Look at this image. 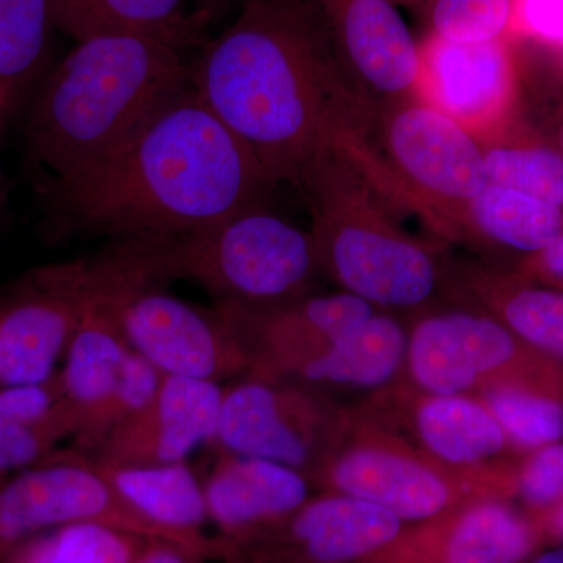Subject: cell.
Returning a JSON list of instances; mask_svg holds the SVG:
<instances>
[{"mask_svg":"<svg viewBox=\"0 0 563 563\" xmlns=\"http://www.w3.org/2000/svg\"><path fill=\"white\" fill-rule=\"evenodd\" d=\"M199 99L274 185L369 140L377 110L344 77L310 0H247L191 68Z\"/></svg>","mask_w":563,"mask_h":563,"instance_id":"1","label":"cell"},{"mask_svg":"<svg viewBox=\"0 0 563 563\" xmlns=\"http://www.w3.org/2000/svg\"><path fill=\"white\" fill-rule=\"evenodd\" d=\"M272 187L190 84L117 150L38 192L51 239H176L263 202Z\"/></svg>","mask_w":563,"mask_h":563,"instance_id":"2","label":"cell"},{"mask_svg":"<svg viewBox=\"0 0 563 563\" xmlns=\"http://www.w3.org/2000/svg\"><path fill=\"white\" fill-rule=\"evenodd\" d=\"M190 77L181 49L162 40L110 33L77 41L29 102L24 140L36 187L101 161Z\"/></svg>","mask_w":563,"mask_h":563,"instance_id":"3","label":"cell"},{"mask_svg":"<svg viewBox=\"0 0 563 563\" xmlns=\"http://www.w3.org/2000/svg\"><path fill=\"white\" fill-rule=\"evenodd\" d=\"M298 190L309 203L321 274L388 313H421L444 291L446 266L428 243L396 221L380 190L340 150L307 173Z\"/></svg>","mask_w":563,"mask_h":563,"instance_id":"4","label":"cell"},{"mask_svg":"<svg viewBox=\"0 0 563 563\" xmlns=\"http://www.w3.org/2000/svg\"><path fill=\"white\" fill-rule=\"evenodd\" d=\"M374 129L384 157L366 144L354 155L362 172L439 235L461 240L466 207L488 185L479 141L415 98L377 110Z\"/></svg>","mask_w":563,"mask_h":563,"instance_id":"5","label":"cell"},{"mask_svg":"<svg viewBox=\"0 0 563 563\" xmlns=\"http://www.w3.org/2000/svg\"><path fill=\"white\" fill-rule=\"evenodd\" d=\"M168 279L195 282L217 302L274 303L309 295L321 273L312 232L254 203L201 231L162 239Z\"/></svg>","mask_w":563,"mask_h":563,"instance_id":"6","label":"cell"},{"mask_svg":"<svg viewBox=\"0 0 563 563\" xmlns=\"http://www.w3.org/2000/svg\"><path fill=\"white\" fill-rule=\"evenodd\" d=\"M407 384L437 396H473L496 385L563 395V365L533 350L490 314L465 306L418 313L407 331Z\"/></svg>","mask_w":563,"mask_h":563,"instance_id":"7","label":"cell"},{"mask_svg":"<svg viewBox=\"0 0 563 563\" xmlns=\"http://www.w3.org/2000/svg\"><path fill=\"white\" fill-rule=\"evenodd\" d=\"M318 488L376 504L402 523L479 499L512 501L495 485L444 468L363 404L351 409L350 428Z\"/></svg>","mask_w":563,"mask_h":563,"instance_id":"8","label":"cell"},{"mask_svg":"<svg viewBox=\"0 0 563 563\" xmlns=\"http://www.w3.org/2000/svg\"><path fill=\"white\" fill-rule=\"evenodd\" d=\"M350 421L351 409L325 391L247 374L222 393L213 443L222 454L280 463L320 487Z\"/></svg>","mask_w":563,"mask_h":563,"instance_id":"9","label":"cell"},{"mask_svg":"<svg viewBox=\"0 0 563 563\" xmlns=\"http://www.w3.org/2000/svg\"><path fill=\"white\" fill-rule=\"evenodd\" d=\"M76 523L109 526L143 539L179 544L135 512L107 483L90 455L80 451L57 450L31 468L0 477V558L36 533Z\"/></svg>","mask_w":563,"mask_h":563,"instance_id":"10","label":"cell"},{"mask_svg":"<svg viewBox=\"0 0 563 563\" xmlns=\"http://www.w3.org/2000/svg\"><path fill=\"white\" fill-rule=\"evenodd\" d=\"M444 468L517 498L521 455L481 399L415 390L401 376L363 404Z\"/></svg>","mask_w":563,"mask_h":563,"instance_id":"11","label":"cell"},{"mask_svg":"<svg viewBox=\"0 0 563 563\" xmlns=\"http://www.w3.org/2000/svg\"><path fill=\"white\" fill-rule=\"evenodd\" d=\"M92 282L91 257L38 266L0 292V387L44 383L57 373Z\"/></svg>","mask_w":563,"mask_h":563,"instance_id":"12","label":"cell"},{"mask_svg":"<svg viewBox=\"0 0 563 563\" xmlns=\"http://www.w3.org/2000/svg\"><path fill=\"white\" fill-rule=\"evenodd\" d=\"M162 284L140 282L121 296L118 320L132 351L165 376L214 383L246 376V355L217 309L191 306L163 291Z\"/></svg>","mask_w":563,"mask_h":563,"instance_id":"13","label":"cell"},{"mask_svg":"<svg viewBox=\"0 0 563 563\" xmlns=\"http://www.w3.org/2000/svg\"><path fill=\"white\" fill-rule=\"evenodd\" d=\"M404 523L390 510L322 492L295 512L254 531L218 539L222 555L247 563H358L390 543Z\"/></svg>","mask_w":563,"mask_h":563,"instance_id":"14","label":"cell"},{"mask_svg":"<svg viewBox=\"0 0 563 563\" xmlns=\"http://www.w3.org/2000/svg\"><path fill=\"white\" fill-rule=\"evenodd\" d=\"M214 309L246 355L247 374L280 380H291L340 335L379 310L343 290L274 303L217 302Z\"/></svg>","mask_w":563,"mask_h":563,"instance_id":"15","label":"cell"},{"mask_svg":"<svg viewBox=\"0 0 563 563\" xmlns=\"http://www.w3.org/2000/svg\"><path fill=\"white\" fill-rule=\"evenodd\" d=\"M413 98L457 122L481 144L499 139L517 98L510 38L454 43L426 33Z\"/></svg>","mask_w":563,"mask_h":563,"instance_id":"16","label":"cell"},{"mask_svg":"<svg viewBox=\"0 0 563 563\" xmlns=\"http://www.w3.org/2000/svg\"><path fill=\"white\" fill-rule=\"evenodd\" d=\"M344 77L376 110L413 98L420 41L391 0H310Z\"/></svg>","mask_w":563,"mask_h":563,"instance_id":"17","label":"cell"},{"mask_svg":"<svg viewBox=\"0 0 563 563\" xmlns=\"http://www.w3.org/2000/svg\"><path fill=\"white\" fill-rule=\"evenodd\" d=\"M548 542L528 510L479 499L413 523L358 563H525Z\"/></svg>","mask_w":563,"mask_h":563,"instance_id":"18","label":"cell"},{"mask_svg":"<svg viewBox=\"0 0 563 563\" xmlns=\"http://www.w3.org/2000/svg\"><path fill=\"white\" fill-rule=\"evenodd\" d=\"M222 388L214 380L165 376L141 412L118 426L90 455L107 466H155L187 462L214 442Z\"/></svg>","mask_w":563,"mask_h":563,"instance_id":"19","label":"cell"},{"mask_svg":"<svg viewBox=\"0 0 563 563\" xmlns=\"http://www.w3.org/2000/svg\"><path fill=\"white\" fill-rule=\"evenodd\" d=\"M444 291L506 325L521 342L563 365V288L477 262L446 266Z\"/></svg>","mask_w":563,"mask_h":563,"instance_id":"20","label":"cell"},{"mask_svg":"<svg viewBox=\"0 0 563 563\" xmlns=\"http://www.w3.org/2000/svg\"><path fill=\"white\" fill-rule=\"evenodd\" d=\"M312 487L303 474L280 463L222 454L203 493L218 537L233 539L295 512L312 498Z\"/></svg>","mask_w":563,"mask_h":563,"instance_id":"21","label":"cell"},{"mask_svg":"<svg viewBox=\"0 0 563 563\" xmlns=\"http://www.w3.org/2000/svg\"><path fill=\"white\" fill-rule=\"evenodd\" d=\"M107 483L135 512L206 561L222 558V543L209 537L206 493L187 462L155 466H107L95 462Z\"/></svg>","mask_w":563,"mask_h":563,"instance_id":"22","label":"cell"},{"mask_svg":"<svg viewBox=\"0 0 563 563\" xmlns=\"http://www.w3.org/2000/svg\"><path fill=\"white\" fill-rule=\"evenodd\" d=\"M407 331L396 314L377 310L302 366L290 383L318 388L383 390L402 374ZM324 391V390H322Z\"/></svg>","mask_w":563,"mask_h":563,"instance_id":"23","label":"cell"},{"mask_svg":"<svg viewBox=\"0 0 563 563\" xmlns=\"http://www.w3.org/2000/svg\"><path fill=\"white\" fill-rule=\"evenodd\" d=\"M55 32L49 0H0V146L49 70Z\"/></svg>","mask_w":563,"mask_h":563,"instance_id":"24","label":"cell"},{"mask_svg":"<svg viewBox=\"0 0 563 563\" xmlns=\"http://www.w3.org/2000/svg\"><path fill=\"white\" fill-rule=\"evenodd\" d=\"M55 27L74 41L110 33L151 36L184 51L198 31L190 0H49Z\"/></svg>","mask_w":563,"mask_h":563,"instance_id":"25","label":"cell"},{"mask_svg":"<svg viewBox=\"0 0 563 563\" xmlns=\"http://www.w3.org/2000/svg\"><path fill=\"white\" fill-rule=\"evenodd\" d=\"M563 232V210L540 199L488 184L466 207L462 242L487 243L531 257Z\"/></svg>","mask_w":563,"mask_h":563,"instance_id":"26","label":"cell"},{"mask_svg":"<svg viewBox=\"0 0 563 563\" xmlns=\"http://www.w3.org/2000/svg\"><path fill=\"white\" fill-rule=\"evenodd\" d=\"M151 540L98 523L36 533L14 544L0 563H132Z\"/></svg>","mask_w":563,"mask_h":563,"instance_id":"27","label":"cell"},{"mask_svg":"<svg viewBox=\"0 0 563 563\" xmlns=\"http://www.w3.org/2000/svg\"><path fill=\"white\" fill-rule=\"evenodd\" d=\"M521 455L563 440V395L528 385H496L477 395Z\"/></svg>","mask_w":563,"mask_h":563,"instance_id":"28","label":"cell"},{"mask_svg":"<svg viewBox=\"0 0 563 563\" xmlns=\"http://www.w3.org/2000/svg\"><path fill=\"white\" fill-rule=\"evenodd\" d=\"M488 184L523 192L563 210V155L542 144L507 143L503 139L481 144Z\"/></svg>","mask_w":563,"mask_h":563,"instance_id":"29","label":"cell"},{"mask_svg":"<svg viewBox=\"0 0 563 563\" xmlns=\"http://www.w3.org/2000/svg\"><path fill=\"white\" fill-rule=\"evenodd\" d=\"M165 377L147 358L132 351L106 401L85 418L74 435V450L91 455L118 426L141 412L157 395Z\"/></svg>","mask_w":563,"mask_h":563,"instance_id":"30","label":"cell"},{"mask_svg":"<svg viewBox=\"0 0 563 563\" xmlns=\"http://www.w3.org/2000/svg\"><path fill=\"white\" fill-rule=\"evenodd\" d=\"M428 32L454 43L509 38L512 0H426Z\"/></svg>","mask_w":563,"mask_h":563,"instance_id":"31","label":"cell"},{"mask_svg":"<svg viewBox=\"0 0 563 563\" xmlns=\"http://www.w3.org/2000/svg\"><path fill=\"white\" fill-rule=\"evenodd\" d=\"M76 418L69 404L57 417L43 422H24L0 415V477L31 468L57 451L58 443L73 439Z\"/></svg>","mask_w":563,"mask_h":563,"instance_id":"32","label":"cell"},{"mask_svg":"<svg viewBox=\"0 0 563 563\" xmlns=\"http://www.w3.org/2000/svg\"><path fill=\"white\" fill-rule=\"evenodd\" d=\"M517 498L526 510L548 509L563 498V440L525 454L518 463Z\"/></svg>","mask_w":563,"mask_h":563,"instance_id":"33","label":"cell"},{"mask_svg":"<svg viewBox=\"0 0 563 563\" xmlns=\"http://www.w3.org/2000/svg\"><path fill=\"white\" fill-rule=\"evenodd\" d=\"M515 33L563 46V0H512L509 38Z\"/></svg>","mask_w":563,"mask_h":563,"instance_id":"34","label":"cell"},{"mask_svg":"<svg viewBox=\"0 0 563 563\" xmlns=\"http://www.w3.org/2000/svg\"><path fill=\"white\" fill-rule=\"evenodd\" d=\"M520 274L528 279L547 282L554 287H563V232L547 250L526 258Z\"/></svg>","mask_w":563,"mask_h":563,"instance_id":"35","label":"cell"},{"mask_svg":"<svg viewBox=\"0 0 563 563\" xmlns=\"http://www.w3.org/2000/svg\"><path fill=\"white\" fill-rule=\"evenodd\" d=\"M201 555L166 540H151L132 563H206Z\"/></svg>","mask_w":563,"mask_h":563,"instance_id":"36","label":"cell"},{"mask_svg":"<svg viewBox=\"0 0 563 563\" xmlns=\"http://www.w3.org/2000/svg\"><path fill=\"white\" fill-rule=\"evenodd\" d=\"M529 512V510H528ZM536 518L537 523L543 529L544 536L555 542H563V498L548 509L529 512Z\"/></svg>","mask_w":563,"mask_h":563,"instance_id":"37","label":"cell"},{"mask_svg":"<svg viewBox=\"0 0 563 563\" xmlns=\"http://www.w3.org/2000/svg\"><path fill=\"white\" fill-rule=\"evenodd\" d=\"M9 180H7L5 173H3L2 169V163H0V229L5 224L7 214H9Z\"/></svg>","mask_w":563,"mask_h":563,"instance_id":"38","label":"cell"},{"mask_svg":"<svg viewBox=\"0 0 563 563\" xmlns=\"http://www.w3.org/2000/svg\"><path fill=\"white\" fill-rule=\"evenodd\" d=\"M525 563H563V548L537 551Z\"/></svg>","mask_w":563,"mask_h":563,"instance_id":"39","label":"cell"},{"mask_svg":"<svg viewBox=\"0 0 563 563\" xmlns=\"http://www.w3.org/2000/svg\"><path fill=\"white\" fill-rule=\"evenodd\" d=\"M393 3H396L398 7H409V9H422V5H424L426 0H391Z\"/></svg>","mask_w":563,"mask_h":563,"instance_id":"40","label":"cell"},{"mask_svg":"<svg viewBox=\"0 0 563 563\" xmlns=\"http://www.w3.org/2000/svg\"><path fill=\"white\" fill-rule=\"evenodd\" d=\"M218 563H247V562L242 561V559L235 558V555L224 554V555H222L220 561H218Z\"/></svg>","mask_w":563,"mask_h":563,"instance_id":"41","label":"cell"},{"mask_svg":"<svg viewBox=\"0 0 563 563\" xmlns=\"http://www.w3.org/2000/svg\"><path fill=\"white\" fill-rule=\"evenodd\" d=\"M559 144H561V152L563 155V128L561 129V133H559Z\"/></svg>","mask_w":563,"mask_h":563,"instance_id":"42","label":"cell"},{"mask_svg":"<svg viewBox=\"0 0 563 563\" xmlns=\"http://www.w3.org/2000/svg\"><path fill=\"white\" fill-rule=\"evenodd\" d=\"M202 2L213 3V2H218V0H202Z\"/></svg>","mask_w":563,"mask_h":563,"instance_id":"43","label":"cell"},{"mask_svg":"<svg viewBox=\"0 0 563 563\" xmlns=\"http://www.w3.org/2000/svg\"><path fill=\"white\" fill-rule=\"evenodd\" d=\"M559 288H563V287H559Z\"/></svg>","mask_w":563,"mask_h":563,"instance_id":"44","label":"cell"}]
</instances>
